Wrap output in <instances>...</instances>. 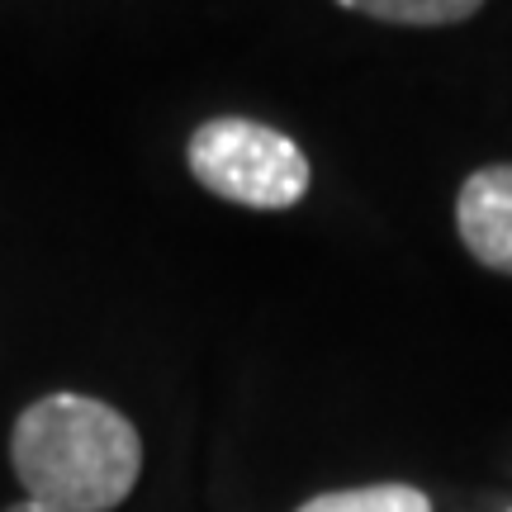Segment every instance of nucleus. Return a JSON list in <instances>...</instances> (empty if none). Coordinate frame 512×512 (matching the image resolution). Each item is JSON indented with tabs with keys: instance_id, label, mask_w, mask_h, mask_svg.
I'll use <instances>...</instances> for the list:
<instances>
[{
	"instance_id": "nucleus-1",
	"label": "nucleus",
	"mask_w": 512,
	"mask_h": 512,
	"mask_svg": "<svg viewBox=\"0 0 512 512\" xmlns=\"http://www.w3.org/2000/svg\"><path fill=\"white\" fill-rule=\"evenodd\" d=\"M10 465L29 503L114 512L143 475V437L119 408L91 394H48L15 418Z\"/></svg>"
},
{
	"instance_id": "nucleus-2",
	"label": "nucleus",
	"mask_w": 512,
	"mask_h": 512,
	"mask_svg": "<svg viewBox=\"0 0 512 512\" xmlns=\"http://www.w3.org/2000/svg\"><path fill=\"white\" fill-rule=\"evenodd\" d=\"M190 176L242 209H290L309 195V157L280 128L223 114L195 128L190 138Z\"/></svg>"
},
{
	"instance_id": "nucleus-3",
	"label": "nucleus",
	"mask_w": 512,
	"mask_h": 512,
	"mask_svg": "<svg viewBox=\"0 0 512 512\" xmlns=\"http://www.w3.org/2000/svg\"><path fill=\"white\" fill-rule=\"evenodd\" d=\"M456 228L479 266L512 275V162L484 166L460 185Z\"/></svg>"
},
{
	"instance_id": "nucleus-4",
	"label": "nucleus",
	"mask_w": 512,
	"mask_h": 512,
	"mask_svg": "<svg viewBox=\"0 0 512 512\" xmlns=\"http://www.w3.org/2000/svg\"><path fill=\"white\" fill-rule=\"evenodd\" d=\"M342 10L384 19V24H418V29H437V24H460V19L479 15L484 0H337Z\"/></svg>"
},
{
	"instance_id": "nucleus-5",
	"label": "nucleus",
	"mask_w": 512,
	"mask_h": 512,
	"mask_svg": "<svg viewBox=\"0 0 512 512\" xmlns=\"http://www.w3.org/2000/svg\"><path fill=\"white\" fill-rule=\"evenodd\" d=\"M299 512H432V503L422 489H408V484H370V489L318 494Z\"/></svg>"
},
{
	"instance_id": "nucleus-6",
	"label": "nucleus",
	"mask_w": 512,
	"mask_h": 512,
	"mask_svg": "<svg viewBox=\"0 0 512 512\" xmlns=\"http://www.w3.org/2000/svg\"><path fill=\"white\" fill-rule=\"evenodd\" d=\"M5 512H53V508H43V503H29V498H24V503H15V508H5Z\"/></svg>"
}]
</instances>
